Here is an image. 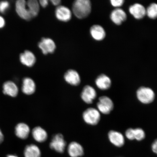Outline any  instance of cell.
Returning a JSON list of instances; mask_svg holds the SVG:
<instances>
[{
    "label": "cell",
    "mask_w": 157,
    "mask_h": 157,
    "mask_svg": "<svg viewBox=\"0 0 157 157\" xmlns=\"http://www.w3.org/2000/svg\"><path fill=\"white\" fill-rule=\"evenodd\" d=\"M24 155L25 157H41V151L36 145H28L25 148Z\"/></svg>",
    "instance_id": "obj_22"
},
{
    "label": "cell",
    "mask_w": 157,
    "mask_h": 157,
    "mask_svg": "<svg viewBox=\"0 0 157 157\" xmlns=\"http://www.w3.org/2000/svg\"><path fill=\"white\" fill-rule=\"evenodd\" d=\"M129 13L135 19H140L146 15V9L144 6L139 3H135L129 7Z\"/></svg>",
    "instance_id": "obj_16"
},
{
    "label": "cell",
    "mask_w": 157,
    "mask_h": 157,
    "mask_svg": "<svg viewBox=\"0 0 157 157\" xmlns=\"http://www.w3.org/2000/svg\"><path fill=\"white\" fill-rule=\"evenodd\" d=\"M146 14L152 19H156L157 17V5L152 3L149 6L146 10Z\"/></svg>",
    "instance_id": "obj_23"
},
{
    "label": "cell",
    "mask_w": 157,
    "mask_h": 157,
    "mask_svg": "<svg viewBox=\"0 0 157 157\" xmlns=\"http://www.w3.org/2000/svg\"><path fill=\"white\" fill-rule=\"evenodd\" d=\"M16 11L21 18L29 21L36 17L31 6L25 0H18L15 3Z\"/></svg>",
    "instance_id": "obj_2"
},
{
    "label": "cell",
    "mask_w": 157,
    "mask_h": 157,
    "mask_svg": "<svg viewBox=\"0 0 157 157\" xmlns=\"http://www.w3.org/2000/svg\"><path fill=\"white\" fill-rule=\"evenodd\" d=\"M66 146V141L63 135L61 133L55 135L50 144L51 149L60 154H62L64 152Z\"/></svg>",
    "instance_id": "obj_6"
},
{
    "label": "cell",
    "mask_w": 157,
    "mask_h": 157,
    "mask_svg": "<svg viewBox=\"0 0 157 157\" xmlns=\"http://www.w3.org/2000/svg\"><path fill=\"white\" fill-rule=\"evenodd\" d=\"M83 118L84 121L87 124L96 125L101 120V115L97 109L94 108L90 107L84 111Z\"/></svg>",
    "instance_id": "obj_4"
},
{
    "label": "cell",
    "mask_w": 157,
    "mask_h": 157,
    "mask_svg": "<svg viewBox=\"0 0 157 157\" xmlns=\"http://www.w3.org/2000/svg\"><path fill=\"white\" fill-rule=\"evenodd\" d=\"M125 136L127 138L130 140H135L133 135V129L129 128L127 129L125 132Z\"/></svg>",
    "instance_id": "obj_26"
},
{
    "label": "cell",
    "mask_w": 157,
    "mask_h": 157,
    "mask_svg": "<svg viewBox=\"0 0 157 157\" xmlns=\"http://www.w3.org/2000/svg\"><path fill=\"white\" fill-rule=\"evenodd\" d=\"M3 92L5 95L12 97H16L18 95L19 90L16 84L12 81H8L3 84Z\"/></svg>",
    "instance_id": "obj_18"
},
{
    "label": "cell",
    "mask_w": 157,
    "mask_h": 157,
    "mask_svg": "<svg viewBox=\"0 0 157 157\" xmlns=\"http://www.w3.org/2000/svg\"><path fill=\"white\" fill-rule=\"evenodd\" d=\"M97 96L95 90L89 85L84 86L81 94L82 99L87 104L93 103L94 100L96 99Z\"/></svg>",
    "instance_id": "obj_8"
},
{
    "label": "cell",
    "mask_w": 157,
    "mask_h": 157,
    "mask_svg": "<svg viewBox=\"0 0 157 157\" xmlns=\"http://www.w3.org/2000/svg\"><path fill=\"white\" fill-rule=\"evenodd\" d=\"M51 2L52 4L53 5L55 6H59L61 1L60 0H53V1H51Z\"/></svg>",
    "instance_id": "obj_31"
},
{
    "label": "cell",
    "mask_w": 157,
    "mask_h": 157,
    "mask_svg": "<svg viewBox=\"0 0 157 157\" xmlns=\"http://www.w3.org/2000/svg\"><path fill=\"white\" fill-rule=\"evenodd\" d=\"M36 84L32 78L29 77L23 78L21 90L23 93L27 95H32L36 91Z\"/></svg>",
    "instance_id": "obj_15"
},
{
    "label": "cell",
    "mask_w": 157,
    "mask_h": 157,
    "mask_svg": "<svg viewBox=\"0 0 157 157\" xmlns=\"http://www.w3.org/2000/svg\"><path fill=\"white\" fill-rule=\"evenodd\" d=\"M65 80L67 83L73 86H78L81 82L79 74L76 71L68 70L65 73L64 76Z\"/></svg>",
    "instance_id": "obj_11"
},
{
    "label": "cell",
    "mask_w": 157,
    "mask_h": 157,
    "mask_svg": "<svg viewBox=\"0 0 157 157\" xmlns=\"http://www.w3.org/2000/svg\"><path fill=\"white\" fill-rule=\"evenodd\" d=\"M30 131V128L28 125L25 123H19L15 127L16 135L22 140H25L28 138Z\"/></svg>",
    "instance_id": "obj_17"
},
{
    "label": "cell",
    "mask_w": 157,
    "mask_h": 157,
    "mask_svg": "<svg viewBox=\"0 0 157 157\" xmlns=\"http://www.w3.org/2000/svg\"><path fill=\"white\" fill-rule=\"evenodd\" d=\"M4 140V136L3 133L2 132L1 129H0V144L3 142Z\"/></svg>",
    "instance_id": "obj_32"
},
{
    "label": "cell",
    "mask_w": 157,
    "mask_h": 157,
    "mask_svg": "<svg viewBox=\"0 0 157 157\" xmlns=\"http://www.w3.org/2000/svg\"><path fill=\"white\" fill-rule=\"evenodd\" d=\"M90 34L96 40L101 41L105 39L106 33L105 29L99 25H94L90 28Z\"/></svg>",
    "instance_id": "obj_21"
},
{
    "label": "cell",
    "mask_w": 157,
    "mask_h": 157,
    "mask_svg": "<svg viewBox=\"0 0 157 157\" xmlns=\"http://www.w3.org/2000/svg\"><path fill=\"white\" fill-rule=\"evenodd\" d=\"M137 99L140 102L144 104H149L154 101L155 95L153 90L149 87L142 86L137 90Z\"/></svg>",
    "instance_id": "obj_3"
},
{
    "label": "cell",
    "mask_w": 157,
    "mask_h": 157,
    "mask_svg": "<svg viewBox=\"0 0 157 157\" xmlns=\"http://www.w3.org/2000/svg\"><path fill=\"white\" fill-rule=\"evenodd\" d=\"M39 5H40L43 8L46 7L48 4V0H40L39 2Z\"/></svg>",
    "instance_id": "obj_29"
},
{
    "label": "cell",
    "mask_w": 157,
    "mask_h": 157,
    "mask_svg": "<svg viewBox=\"0 0 157 157\" xmlns=\"http://www.w3.org/2000/svg\"><path fill=\"white\" fill-rule=\"evenodd\" d=\"M97 107L99 112L105 115L109 114L114 109L112 100L106 96H101L99 98Z\"/></svg>",
    "instance_id": "obj_5"
},
{
    "label": "cell",
    "mask_w": 157,
    "mask_h": 157,
    "mask_svg": "<svg viewBox=\"0 0 157 157\" xmlns=\"http://www.w3.org/2000/svg\"><path fill=\"white\" fill-rule=\"evenodd\" d=\"M95 84L100 90H106L111 87V81L109 76L105 74H101L96 78Z\"/></svg>",
    "instance_id": "obj_19"
},
{
    "label": "cell",
    "mask_w": 157,
    "mask_h": 157,
    "mask_svg": "<svg viewBox=\"0 0 157 157\" xmlns=\"http://www.w3.org/2000/svg\"><path fill=\"white\" fill-rule=\"evenodd\" d=\"M67 151L69 155L71 157H80L84 154L83 147L79 143L72 142L68 145Z\"/></svg>",
    "instance_id": "obj_13"
},
{
    "label": "cell",
    "mask_w": 157,
    "mask_h": 157,
    "mask_svg": "<svg viewBox=\"0 0 157 157\" xmlns=\"http://www.w3.org/2000/svg\"><path fill=\"white\" fill-rule=\"evenodd\" d=\"M110 142L116 147H121L125 144L124 136L122 133L114 130H111L108 134Z\"/></svg>",
    "instance_id": "obj_10"
},
{
    "label": "cell",
    "mask_w": 157,
    "mask_h": 157,
    "mask_svg": "<svg viewBox=\"0 0 157 157\" xmlns=\"http://www.w3.org/2000/svg\"><path fill=\"white\" fill-rule=\"evenodd\" d=\"M110 18L115 24L120 25L126 20L127 16L126 13L123 10L117 8L112 11Z\"/></svg>",
    "instance_id": "obj_14"
},
{
    "label": "cell",
    "mask_w": 157,
    "mask_h": 157,
    "mask_svg": "<svg viewBox=\"0 0 157 157\" xmlns=\"http://www.w3.org/2000/svg\"><path fill=\"white\" fill-rule=\"evenodd\" d=\"M38 46L44 55L53 53L56 48V44L54 41L50 38H42L38 43Z\"/></svg>",
    "instance_id": "obj_7"
},
{
    "label": "cell",
    "mask_w": 157,
    "mask_h": 157,
    "mask_svg": "<svg viewBox=\"0 0 157 157\" xmlns=\"http://www.w3.org/2000/svg\"><path fill=\"white\" fill-rule=\"evenodd\" d=\"M152 150L155 154L157 153V141L156 139L152 143L151 146Z\"/></svg>",
    "instance_id": "obj_28"
},
{
    "label": "cell",
    "mask_w": 157,
    "mask_h": 157,
    "mask_svg": "<svg viewBox=\"0 0 157 157\" xmlns=\"http://www.w3.org/2000/svg\"><path fill=\"white\" fill-rule=\"evenodd\" d=\"M5 21L2 17L0 16V28H3L5 26Z\"/></svg>",
    "instance_id": "obj_30"
},
{
    "label": "cell",
    "mask_w": 157,
    "mask_h": 157,
    "mask_svg": "<svg viewBox=\"0 0 157 157\" xmlns=\"http://www.w3.org/2000/svg\"><path fill=\"white\" fill-rule=\"evenodd\" d=\"M133 135L135 140L136 139L138 141L143 140L146 137V133L140 128L133 129Z\"/></svg>",
    "instance_id": "obj_24"
},
{
    "label": "cell",
    "mask_w": 157,
    "mask_h": 157,
    "mask_svg": "<svg viewBox=\"0 0 157 157\" xmlns=\"http://www.w3.org/2000/svg\"><path fill=\"white\" fill-rule=\"evenodd\" d=\"M20 60L21 63L28 67H32L36 62L34 54L29 50H25L20 55Z\"/></svg>",
    "instance_id": "obj_12"
},
{
    "label": "cell",
    "mask_w": 157,
    "mask_h": 157,
    "mask_svg": "<svg viewBox=\"0 0 157 157\" xmlns=\"http://www.w3.org/2000/svg\"><path fill=\"white\" fill-rule=\"evenodd\" d=\"M7 157H18V156L13 155H9Z\"/></svg>",
    "instance_id": "obj_33"
},
{
    "label": "cell",
    "mask_w": 157,
    "mask_h": 157,
    "mask_svg": "<svg viewBox=\"0 0 157 157\" xmlns=\"http://www.w3.org/2000/svg\"><path fill=\"white\" fill-rule=\"evenodd\" d=\"M10 4L7 1H2L0 2V12L4 13L9 9Z\"/></svg>",
    "instance_id": "obj_25"
},
{
    "label": "cell",
    "mask_w": 157,
    "mask_h": 157,
    "mask_svg": "<svg viewBox=\"0 0 157 157\" xmlns=\"http://www.w3.org/2000/svg\"><path fill=\"white\" fill-rule=\"evenodd\" d=\"M110 2L113 7H118L123 5L124 1V0H111Z\"/></svg>",
    "instance_id": "obj_27"
},
{
    "label": "cell",
    "mask_w": 157,
    "mask_h": 157,
    "mask_svg": "<svg viewBox=\"0 0 157 157\" xmlns=\"http://www.w3.org/2000/svg\"><path fill=\"white\" fill-rule=\"evenodd\" d=\"M32 135L34 140L40 143L45 142L48 138L46 131L40 126L34 128L33 129Z\"/></svg>",
    "instance_id": "obj_20"
},
{
    "label": "cell",
    "mask_w": 157,
    "mask_h": 157,
    "mask_svg": "<svg viewBox=\"0 0 157 157\" xmlns=\"http://www.w3.org/2000/svg\"><path fill=\"white\" fill-rule=\"evenodd\" d=\"M91 3L89 0H76L72 5L74 14L80 19L87 17L91 13Z\"/></svg>",
    "instance_id": "obj_1"
},
{
    "label": "cell",
    "mask_w": 157,
    "mask_h": 157,
    "mask_svg": "<svg viewBox=\"0 0 157 157\" xmlns=\"http://www.w3.org/2000/svg\"><path fill=\"white\" fill-rule=\"evenodd\" d=\"M55 14L58 20L63 22H67L72 17V13L68 7L64 6H59L55 11Z\"/></svg>",
    "instance_id": "obj_9"
}]
</instances>
